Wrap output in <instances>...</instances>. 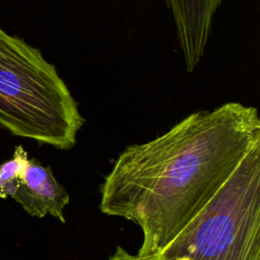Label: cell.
<instances>
[{
	"mask_svg": "<svg viewBox=\"0 0 260 260\" xmlns=\"http://www.w3.org/2000/svg\"><path fill=\"white\" fill-rule=\"evenodd\" d=\"M31 216L52 215L66 222L64 208L69 203V194L57 181L52 169L43 166L37 158H28L21 183L12 196Z\"/></svg>",
	"mask_w": 260,
	"mask_h": 260,
	"instance_id": "cell-5",
	"label": "cell"
},
{
	"mask_svg": "<svg viewBox=\"0 0 260 260\" xmlns=\"http://www.w3.org/2000/svg\"><path fill=\"white\" fill-rule=\"evenodd\" d=\"M158 260H260V143Z\"/></svg>",
	"mask_w": 260,
	"mask_h": 260,
	"instance_id": "cell-3",
	"label": "cell"
},
{
	"mask_svg": "<svg viewBox=\"0 0 260 260\" xmlns=\"http://www.w3.org/2000/svg\"><path fill=\"white\" fill-rule=\"evenodd\" d=\"M28 155L26 150L17 145L11 158L4 161L0 166V198L7 199L12 197L18 189L26 165Z\"/></svg>",
	"mask_w": 260,
	"mask_h": 260,
	"instance_id": "cell-6",
	"label": "cell"
},
{
	"mask_svg": "<svg viewBox=\"0 0 260 260\" xmlns=\"http://www.w3.org/2000/svg\"><path fill=\"white\" fill-rule=\"evenodd\" d=\"M171 10L186 70L192 72L203 57L212 19L221 0H165Z\"/></svg>",
	"mask_w": 260,
	"mask_h": 260,
	"instance_id": "cell-4",
	"label": "cell"
},
{
	"mask_svg": "<svg viewBox=\"0 0 260 260\" xmlns=\"http://www.w3.org/2000/svg\"><path fill=\"white\" fill-rule=\"evenodd\" d=\"M258 143L260 118L254 107L230 102L194 112L118 155L100 187V209L141 229L138 255H157Z\"/></svg>",
	"mask_w": 260,
	"mask_h": 260,
	"instance_id": "cell-1",
	"label": "cell"
},
{
	"mask_svg": "<svg viewBox=\"0 0 260 260\" xmlns=\"http://www.w3.org/2000/svg\"><path fill=\"white\" fill-rule=\"evenodd\" d=\"M108 260H158L156 256H140L138 254L134 255L129 253L124 248L118 246L115 252L108 258Z\"/></svg>",
	"mask_w": 260,
	"mask_h": 260,
	"instance_id": "cell-7",
	"label": "cell"
},
{
	"mask_svg": "<svg viewBox=\"0 0 260 260\" xmlns=\"http://www.w3.org/2000/svg\"><path fill=\"white\" fill-rule=\"evenodd\" d=\"M84 124L55 66L0 27V126L12 134L68 150Z\"/></svg>",
	"mask_w": 260,
	"mask_h": 260,
	"instance_id": "cell-2",
	"label": "cell"
}]
</instances>
